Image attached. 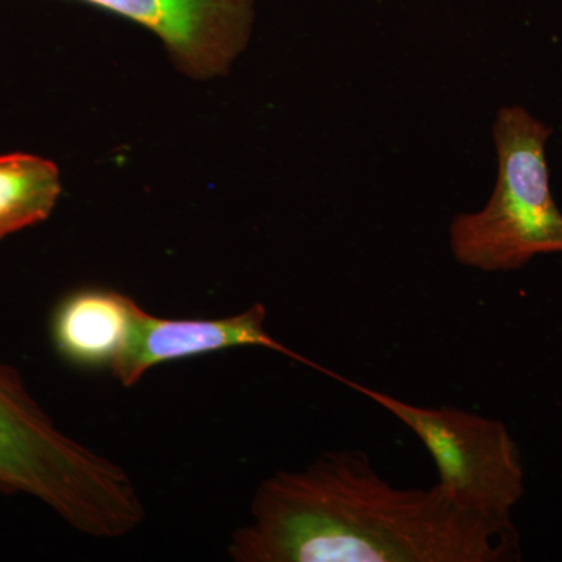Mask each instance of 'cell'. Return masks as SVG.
I'll return each mask as SVG.
<instances>
[{
	"label": "cell",
	"mask_w": 562,
	"mask_h": 562,
	"mask_svg": "<svg viewBox=\"0 0 562 562\" xmlns=\"http://www.w3.org/2000/svg\"><path fill=\"white\" fill-rule=\"evenodd\" d=\"M417 436L438 472V487L462 509L513 522L525 494L519 447L502 420L453 406L413 405L346 380Z\"/></svg>",
	"instance_id": "cell-4"
},
{
	"label": "cell",
	"mask_w": 562,
	"mask_h": 562,
	"mask_svg": "<svg viewBox=\"0 0 562 562\" xmlns=\"http://www.w3.org/2000/svg\"><path fill=\"white\" fill-rule=\"evenodd\" d=\"M60 195L55 162L31 154L0 155V241L46 221Z\"/></svg>",
	"instance_id": "cell-8"
},
{
	"label": "cell",
	"mask_w": 562,
	"mask_h": 562,
	"mask_svg": "<svg viewBox=\"0 0 562 562\" xmlns=\"http://www.w3.org/2000/svg\"><path fill=\"white\" fill-rule=\"evenodd\" d=\"M235 562L520 561L514 522L462 509L438 484L403 490L358 450L322 453L260 483L250 522L233 531Z\"/></svg>",
	"instance_id": "cell-1"
},
{
	"label": "cell",
	"mask_w": 562,
	"mask_h": 562,
	"mask_svg": "<svg viewBox=\"0 0 562 562\" xmlns=\"http://www.w3.org/2000/svg\"><path fill=\"white\" fill-rule=\"evenodd\" d=\"M552 128L524 106H503L492 135L497 181L490 201L450 224L454 260L484 272L524 268L539 255L562 254V211L554 202L547 165Z\"/></svg>",
	"instance_id": "cell-3"
},
{
	"label": "cell",
	"mask_w": 562,
	"mask_h": 562,
	"mask_svg": "<svg viewBox=\"0 0 562 562\" xmlns=\"http://www.w3.org/2000/svg\"><path fill=\"white\" fill-rule=\"evenodd\" d=\"M154 32L192 79L225 76L246 50L255 0H80Z\"/></svg>",
	"instance_id": "cell-5"
},
{
	"label": "cell",
	"mask_w": 562,
	"mask_h": 562,
	"mask_svg": "<svg viewBox=\"0 0 562 562\" xmlns=\"http://www.w3.org/2000/svg\"><path fill=\"white\" fill-rule=\"evenodd\" d=\"M0 492L35 498L81 535L120 539L146 519L131 473L61 430L0 361Z\"/></svg>",
	"instance_id": "cell-2"
},
{
	"label": "cell",
	"mask_w": 562,
	"mask_h": 562,
	"mask_svg": "<svg viewBox=\"0 0 562 562\" xmlns=\"http://www.w3.org/2000/svg\"><path fill=\"white\" fill-rule=\"evenodd\" d=\"M136 305L135 299L113 290L70 292L52 314L55 350L77 368L110 369L128 341Z\"/></svg>",
	"instance_id": "cell-7"
},
{
	"label": "cell",
	"mask_w": 562,
	"mask_h": 562,
	"mask_svg": "<svg viewBox=\"0 0 562 562\" xmlns=\"http://www.w3.org/2000/svg\"><path fill=\"white\" fill-rule=\"evenodd\" d=\"M268 310L262 303L217 319H169L136 305L128 341L110 373L124 387L136 386L143 376L166 362L188 360L235 347H261L322 369L277 341L266 328Z\"/></svg>",
	"instance_id": "cell-6"
}]
</instances>
